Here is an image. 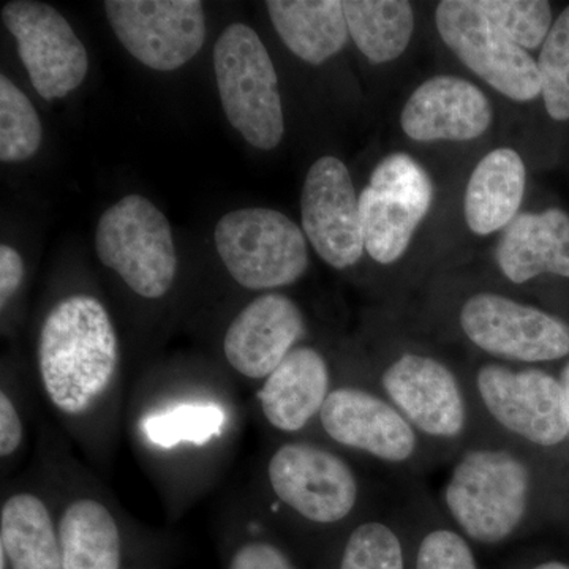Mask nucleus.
<instances>
[{"instance_id":"nucleus-35","label":"nucleus","mask_w":569,"mask_h":569,"mask_svg":"<svg viewBox=\"0 0 569 569\" xmlns=\"http://www.w3.org/2000/svg\"><path fill=\"white\" fill-rule=\"evenodd\" d=\"M530 569H569V565L561 563V561H545V563H539Z\"/></svg>"},{"instance_id":"nucleus-18","label":"nucleus","mask_w":569,"mask_h":569,"mask_svg":"<svg viewBox=\"0 0 569 569\" xmlns=\"http://www.w3.org/2000/svg\"><path fill=\"white\" fill-rule=\"evenodd\" d=\"M496 261L515 284L545 274L569 279L568 213L559 208L519 213L498 241Z\"/></svg>"},{"instance_id":"nucleus-27","label":"nucleus","mask_w":569,"mask_h":569,"mask_svg":"<svg viewBox=\"0 0 569 569\" xmlns=\"http://www.w3.org/2000/svg\"><path fill=\"white\" fill-rule=\"evenodd\" d=\"M538 69L546 111L553 121H569V6L550 28Z\"/></svg>"},{"instance_id":"nucleus-9","label":"nucleus","mask_w":569,"mask_h":569,"mask_svg":"<svg viewBox=\"0 0 569 569\" xmlns=\"http://www.w3.org/2000/svg\"><path fill=\"white\" fill-rule=\"evenodd\" d=\"M433 201V183L418 160L397 152L378 162L359 194L366 252L380 264L406 254Z\"/></svg>"},{"instance_id":"nucleus-33","label":"nucleus","mask_w":569,"mask_h":569,"mask_svg":"<svg viewBox=\"0 0 569 569\" xmlns=\"http://www.w3.org/2000/svg\"><path fill=\"white\" fill-rule=\"evenodd\" d=\"M22 426L20 415L6 392L0 395V455L9 458L20 448Z\"/></svg>"},{"instance_id":"nucleus-7","label":"nucleus","mask_w":569,"mask_h":569,"mask_svg":"<svg viewBox=\"0 0 569 569\" xmlns=\"http://www.w3.org/2000/svg\"><path fill=\"white\" fill-rule=\"evenodd\" d=\"M96 250L103 266L142 298H162L174 282L178 254L170 222L141 194L123 197L103 212Z\"/></svg>"},{"instance_id":"nucleus-13","label":"nucleus","mask_w":569,"mask_h":569,"mask_svg":"<svg viewBox=\"0 0 569 569\" xmlns=\"http://www.w3.org/2000/svg\"><path fill=\"white\" fill-rule=\"evenodd\" d=\"M326 436L389 467H411L427 445L395 403L358 387L332 389L320 413Z\"/></svg>"},{"instance_id":"nucleus-23","label":"nucleus","mask_w":569,"mask_h":569,"mask_svg":"<svg viewBox=\"0 0 569 569\" xmlns=\"http://www.w3.org/2000/svg\"><path fill=\"white\" fill-rule=\"evenodd\" d=\"M62 569H119L121 537L111 512L96 500H78L59 522Z\"/></svg>"},{"instance_id":"nucleus-1","label":"nucleus","mask_w":569,"mask_h":569,"mask_svg":"<svg viewBox=\"0 0 569 569\" xmlns=\"http://www.w3.org/2000/svg\"><path fill=\"white\" fill-rule=\"evenodd\" d=\"M533 496V470L518 447L473 441L452 463L440 503L443 518L471 545L497 548L527 526Z\"/></svg>"},{"instance_id":"nucleus-24","label":"nucleus","mask_w":569,"mask_h":569,"mask_svg":"<svg viewBox=\"0 0 569 569\" xmlns=\"http://www.w3.org/2000/svg\"><path fill=\"white\" fill-rule=\"evenodd\" d=\"M348 32L372 63L396 61L415 32V10L407 0H346Z\"/></svg>"},{"instance_id":"nucleus-21","label":"nucleus","mask_w":569,"mask_h":569,"mask_svg":"<svg viewBox=\"0 0 569 569\" xmlns=\"http://www.w3.org/2000/svg\"><path fill=\"white\" fill-rule=\"evenodd\" d=\"M269 17L296 58L320 66L347 44L346 9L340 0H269Z\"/></svg>"},{"instance_id":"nucleus-28","label":"nucleus","mask_w":569,"mask_h":569,"mask_svg":"<svg viewBox=\"0 0 569 569\" xmlns=\"http://www.w3.org/2000/svg\"><path fill=\"white\" fill-rule=\"evenodd\" d=\"M498 29L523 50H537L552 28V6L546 0H478Z\"/></svg>"},{"instance_id":"nucleus-20","label":"nucleus","mask_w":569,"mask_h":569,"mask_svg":"<svg viewBox=\"0 0 569 569\" xmlns=\"http://www.w3.org/2000/svg\"><path fill=\"white\" fill-rule=\"evenodd\" d=\"M527 187L522 157L511 148H498L477 164L468 179L463 216L478 236L505 230L519 216Z\"/></svg>"},{"instance_id":"nucleus-26","label":"nucleus","mask_w":569,"mask_h":569,"mask_svg":"<svg viewBox=\"0 0 569 569\" xmlns=\"http://www.w3.org/2000/svg\"><path fill=\"white\" fill-rule=\"evenodd\" d=\"M339 569H408L406 539L388 519L366 520L347 538Z\"/></svg>"},{"instance_id":"nucleus-5","label":"nucleus","mask_w":569,"mask_h":569,"mask_svg":"<svg viewBox=\"0 0 569 569\" xmlns=\"http://www.w3.org/2000/svg\"><path fill=\"white\" fill-rule=\"evenodd\" d=\"M380 392L429 447L466 443L475 421L470 389L451 366L432 355L403 351L381 370Z\"/></svg>"},{"instance_id":"nucleus-22","label":"nucleus","mask_w":569,"mask_h":569,"mask_svg":"<svg viewBox=\"0 0 569 569\" xmlns=\"http://www.w3.org/2000/svg\"><path fill=\"white\" fill-rule=\"evenodd\" d=\"M0 542L11 569H62L50 511L31 493H18L3 503Z\"/></svg>"},{"instance_id":"nucleus-8","label":"nucleus","mask_w":569,"mask_h":569,"mask_svg":"<svg viewBox=\"0 0 569 569\" xmlns=\"http://www.w3.org/2000/svg\"><path fill=\"white\" fill-rule=\"evenodd\" d=\"M459 326L471 346L505 365H542L569 356V325L509 296L481 291L459 310Z\"/></svg>"},{"instance_id":"nucleus-25","label":"nucleus","mask_w":569,"mask_h":569,"mask_svg":"<svg viewBox=\"0 0 569 569\" xmlns=\"http://www.w3.org/2000/svg\"><path fill=\"white\" fill-rule=\"evenodd\" d=\"M43 129L36 108L6 74L0 77V160L24 162L39 151Z\"/></svg>"},{"instance_id":"nucleus-11","label":"nucleus","mask_w":569,"mask_h":569,"mask_svg":"<svg viewBox=\"0 0 569 569\" xmlns=\"http://www.w3.org/2000/svg\"><path fill=\"white\" fill-rule=\"evenodd\" d=\"M268 475L276 497L318 526H335L350 518L361 497L353 468L317 445H283L269 460Z\"/></svg>"},{"instance_id":"nucleus-29","label":"nucleus","mask_w":569,"mask_h":569,"mask_svg":"<svg viewBox=\"0 0 569 569\" xmlns=\"http://www.w3.org/2000/svg\"><path fill=\"white\" fill-rule=\"evenodd\" d=\"M224 415L216 406H181L146 419L144 432L152 443L173 448L181 441L206 445L223 429Z\"/></svg>"},{"instance_id":"nucleus-12","label":"nucleus","mask_w":569,"mask_h":569,"mask_svg":"<svg viewBox=\"0 0 569 569\" xmlns=\"http://www.w3.org/2000/svg\"><path fill=\"white\" fill-rule=\"evenodd\" d=\"M104 11L122 47L149 69H179L203 48L206 18L197 0H108Z\"/></svg>"},{"instance_id":"nucleus-30","label":"nucleus","mask_w":569,"mask_h":569,"mask_svg":"<svg viewBox=\"0 0 569 569\" xmlns=\"http://www.w3.org/2000/svg\"><path fill=\"white\" fill-rule=\"evenodd\" d=\"M411 569H479V563L473 545L447 520L419 533Z\"/></svg>"},{"instance_id":"nucleus-3","label":"nucleus","mask_w":569,"mask_h":569,"mask_svg":"<svg viewBox=\"0 0 569 569\" xmlns=\"http://www.w3.org/2000/svg\"><path fill=\"white\" fill-rule=\"evenodd\" d=\"M468 389L478 413L508 443L550 449L568 440L559 377L539 367L488 361L475 369Z\"/></svg>"},{"instance_id":"nucleus-34","label":"nucleus","mask_w":569,"mask_h":569,"mask_svg":"<svg viewBox=\"0 0 569 569\" xmlns=\"http://www.w3.org/2000/svg\"><path fill=\"white\" fill-rule=\"evenodd\" d=\"M561 389H563L565 413H567L568 440H569V361L561 369L559 377Z\"/></svg>"},{"instance_id":"nucleus-17","label":"nucleus","mask_w":569,"mask_h":569,"mask_svg":"<svg viewBox=\"0 0 569 569\" xmlns=\"http://www.w3.org/2000/svg\"><path fill=\"white\" fill-rule=\"evenodd\" d=\"M301 309L283 295H263L234 318L223 340L228 362L252 380L268 378L305 336Z\"/></svg>"},{"instance_id":"nucleus-19","label":"nucleus","mask_w":569,"mask_h":569,"mask_svg":"<svg viewBox=\"0 0 569 569\" xmlns=\"http://www.w3.org/2000/svg\"><path fill=\"white\" fill-rule=\"evenodd\" d=\"M329 385L331 376L323 355L310 347H296L266 378L258 399L269 425L295 433L320 417L331 392Z\"/></svg>"},{"instance_id":"nucleus-10","label":"nucleus","mask_w":569,"mask_h":569,"mask_svg":"<svg viewBox=\"0 0 569 569\" xmlns=\"http://www.w3.org/2000/svg\"><path fill=\"white\" fill-rule=\"evenodd\" d=\"M441 40L460 62L516 102L541 96L538 62L498 29L475 0H443L436 10Z\"/></svg>"},{"instance_id":"nucleus-16","label":"nucleus","mask_w":569,"mask_h":569,"mask_svg":"<svg viewBox=\"0 0 569 569\" xmlns=\"http://www.w3.org/2000/svg\"><path fill=\"white\" fill-rule=\"evenodd\" d=\"M492 119V104L478 86L440 74L411 93L400 126L408 138L419 142L471 141L488 132Z\"/></svg>"},{"instance_id":"nucleus-4","label":"nucleus","mask_w":569,"mask_h":569,"mask_svg":"<svg viewBox=\"0 0 569 569\" xmlns=\"http://www.w3.org/2000/svg\"><path fill=\"white\" fill-rule=\"evenodd\" d=\"M213 71L224 114L253 148L271 151L284 133L282 99L271 56L242 22L228 26L213 47Z\"/></svg>"},{"instance_id":"nucleus-2","label":"nucleus","mask_w":569,"mask_h":569,"mask_svg":"<svg viewBox=\"0 0 569 569\" xmlns=\"http://www.w3.org/2000/svg\"><path fill=\"white\" fill-rule=\"evenodd\" d=\"M40 376L51 402L81 415L110 387L119 361L118 336L107 309L92 296H70L44 320Z\"/></svg>"},{"instance_id":"nucleus-6","label":"nucleus","mask_w":569,"mask_h":569,"mask_svg":"<svg viewBox=\"0 0 569 569\" xmlns=\"http://www.w3.org/2000/svg\"><path fill=\"white\" fill-rule=\"evenodd\" d=\"M216 247L231 277L249 290L288 287L309 268L305 231L276 209L228 212L217 223Z\"/></svg>"},{"instance_id":"nucleus-14","label":"nucleus","mask_w":569,"mask_h":569,"mask_svg":"<svg viewBox=\"0 0 569 569\" xmlns=\"http://www.w3.org/2000/svg\"><path fill=\"white\" fill-rule=\"evenodd\" d=\"M2 21L17 40L18 54L39 96L51 102L80 88L88 74V51L54 7L14 0L3 6Z\"/></svg>"},{"instance_id":"nucleus-32","label":"nucleus","mask_w":569,"mask_h":569,"mask_svg":"<svg viewBox=\"0 0 569 569\" xmlns=\"http://www.w3.org/2000/svg\"><path fill=\"white\" fill-rule=\"evenodd\" d=\"M24 276L21 254L10 246L0 247V307H6L17 293Z\"/></svg>"},{"instance_id":"nucleus-15","label":"nucleus","mask_w":569,"mask_h":569,"mask_svg":"<svg viewBox=\"0 0 569 569\" xmlns=\"http://www.w3.org/2000/svg\"><path fill=\"white\" fill-rule=\"evenodd\" d=\"M302 230L325 263L347 269L366 252L359 197L347 164L326 156L310 167L301 192Z\"/></svg>"},{"instance_id":"nucleus-31","label":"nucleus","mask_w":569,"mask_h":569,"mask_svg":"<svg viewBox=\"0 0 569 569\" xmlns=\"http://www.w3.org/2000/svg\"><path fill=\"white\" fill-rule=\"evenodd\" d=\"M230 569H296L290 559L268 542H252L234 553Z\"/></svg>"}]
</instances>
